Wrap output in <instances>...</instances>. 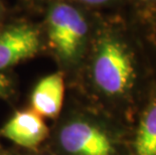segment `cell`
Instances as JSON below:
<instances>
[{
	"label": "cell",
	"mask_w": 156,
	"mask_h": 155,
	"mask_svg": "<svg viewBox=\"0 0 156 155\" xmlns=\"http://www.w3.org/2000/svg\"><path fill=\"white\" fill-rule=\"evenodd\" d=\"M134 33L124 11L101 13L89 49V76L101 93L122 96L135 86L139 67L131 44Z\"/></svg>",
	"instance_id": "1"
},
{
	"label": "cell",
	"mask_w": 156,
	"mask_h": 155,
	"mask_svg": "<svg viewBox=\"0 0 156 155\" xmlns=\"http://www.w3.org/2000/svg\"><path fill=\"white\" fill-rule=\"evenodd\" d=\"M41 23L44 41L66 65H77L91 47L101 13L69 0H46Z\"/></svg>",
	"instance_id": "2"
},
{
	"label": "cell",
	"mask_w": 156,
	"mask_h": 155,
	"mask_svg": "<svg viewBox=\"0 0 156 155\" xmlns=\"http://www.w3.org/2000/svg\"><path fill=\"white\" fill-rule=\"evenodd\" d=\"M41 23L14 19L0 25V72L34 58L44 48Z\"/></svg>",
	"instance_id": "3"
},
{
	"label": "cell",
	"mask_w": 156,
	"mask_h": 155,
	"mask_svg": "<svg viewBox=\"0 0 156 155\" xmlns=\"http://www.w3.org/2000/svg\"><path fill=\"white\" fill-rule=\"evenodd\" d=\"M62 147L73 155H112L113 145L107 135L87 122H73L59 134Z\"/></svg>",
	"instance_id": "4"
},
{
	"label": "cell",
	"mask_w": 156,
	"mask_h": 155,
	"mask_svg": "<svg viewBox=\"0 0 156 155\" xmlns=\"http://www.w3.org/2000/svg\"><path fill=\"white\" fill-rule=\"evenodd\" d=\"M48 133L44 119L34 110L15 113L4 125L2 134L15 144L34 148L44 140Z\"/></svg>",
	"instance_id": "5"
},
{
	"label": "cell",
	"mask_w": 156,
	"mask_h": 155,
	"mask_svg": "<svg viewBox=\"0 0 156 155\" xmlns=\"http://www.w3.org/2000/svg\"><path fill=\"white\" fill-rule=\"evenodd\" d=\"M64 97V74L58 72L45 76L39 80L32 91V110L41 117H55L62 107Z\"/></svg>",
	"instance_id": "6"
},
{
	"label": "cell",
	"mask_w": 156,
	"mask_h": 155,
	"mask_svg": "<svg viewBox=\"0 0 156 155\" xmlns=\"http://www.w3.org/2000/svg\"><path fill=\"white\" fill-rule=\"evenodd\" d=\"M134 147L136 155H156V100L142 117Z\"/></svg>",
	"instance_id": "7"
},
{
	"label": "cell",
	"mask_w": 156,
	"mask_h": 155,
	"mask_svg": "<svg viewBox=\"0 0 156 155\" xmlns=\"http://www.w3.org/2000/svg\"><path fill=\"white\" fill-rule=\"evenodd\" d=\"M127 17L134 26L138 37L145 41L146 44L156 51V11L134 17L127 15Z\"/></svg>",
	"instance_id": "8"
},
{
	"label": "cell",
	"mask_w": 156,
	"mask_h": 155,
	"mask_svg": "<svg viewBox=\"0 0 156 155\" xmlns=\"http://www.w3.org/2000/svg\"><path fill=\"white\" fill-rule=\"evenodd\" d=\"M89 10L99 13L124 11L127 0H69Z\"/></svg>",
	"instance_id": "9"
},
{
	"label": "cell",
	"mask_w": 156,
	"mask_h": 155,
	"mask_svg": "<svg viewBox=\"0 0 156 155\" xmlns=\"http://www.w3.org/2000/svg\"><path fill=\"white\" fill-rule=\"evenodd\" d=\"M156 11V0H127L124 12L129 17Z\"/></svg>",
	"instance_id": "10"
},
{
	"label": "cell",
	"mask_w": 156,
	"mask_h": 155,
	"mask_svg": "<svg viewBox=\"0 0 156 155\" xmlns=\"http://www.w3.org/2000/svg\"><path fill=\"white\" fill-rule=\"evenodd\" d=\"M19 1H20L26 8H28L29 10L41 13L45 4L46 0H19Z\"/></svg>",
	"instance_id": "11"
},
{
	"label": "cell",
	"mask_w": 156,
	"mask_h": 155,
	"mask_svg": "<svg viewBox=\"0 0 156 155\" xmlns=\"http://www.w3.org/2000/svg\"><path fill=\"white\" fill-rule=\"evenodd\" d=\"M10 89V80L4 74L0 72V96L5 95Z\"/></svg>",
	"instance_id": "12"
},
{
	"label": "cell",
	"mask_w": 156,
	"mask_h": 155,
	"mask_svg": "<svg viewBox=\"0 0 156 155\" xmlns=\"http://www.w3.org/2000/svg\"><path fill=\"white\" fill-rule=\"evenodd\" d=\"M8 17V9L2 0H0V25L7 20Z\"/></svg>",
	"instance_id": "13"
}]
</instances>
